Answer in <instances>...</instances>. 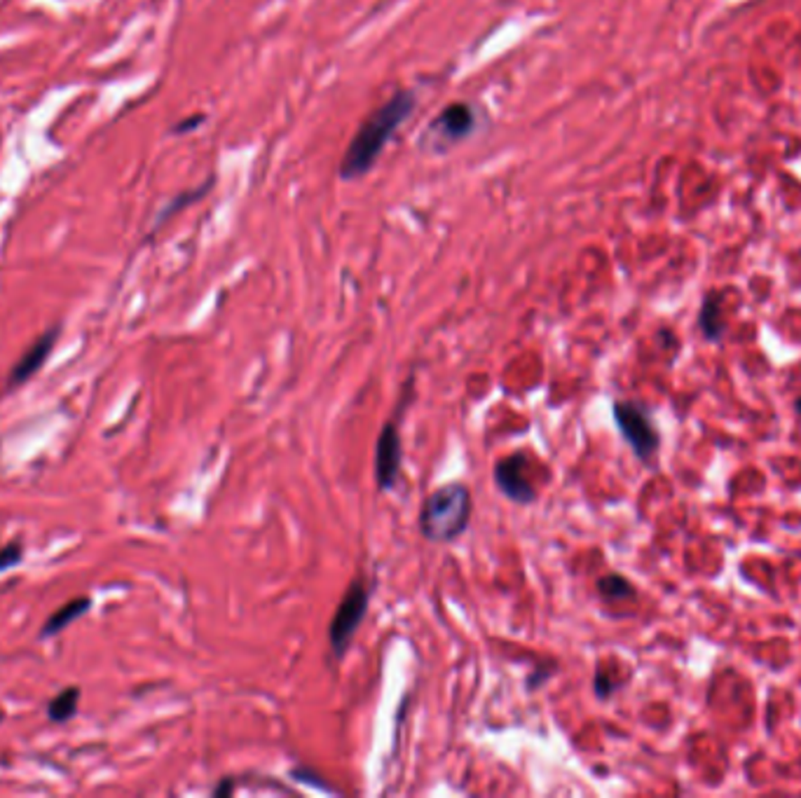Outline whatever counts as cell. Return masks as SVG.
<instances>
[{"instance_id": "cell-2", "label": "cell", "mask_w": 801, "mask_h": 798, "mask_svg": "<svg viewBox=\"0 0 801 798\" xmlns=\"http://www.w3.org/2000/svg\"><path fill=\"white\" fill-rule=\"evenodd\" d=\"M474 496L464 483H445L429 492L417 513L420 534L429 543H455L471 525Z\"/></svg>"}, {"instance_id": "cell-3", "label": "cell", "mask_w": 801, "mask_h": 798, "mask_svg": "<svg viewBox=\"0 0 801 798\" xmlns=\"http://www.w3.org/2000/svg\"><path fill=\"white\" fill-rule=\"evenodd\" d=\"M370 600H373V585L366 576H359L347 585L338 609H335L331 623H328V647L335 658H345L350 651L351 639L357 637L363 618L369 616Z\"/></svg>"}, {"instance_id": "cell-12", "label": "cell", "mask_w": 801, "mask_h": 798, "mask_svg": "<svg viewBox=\"0 0 801 798\" xmlns=\"http://www.w3.org/2000/svg\"><path fill=\"white\" fill-rule=\"evenodd\" d=\"M597 593L607 602H624L635 597L633 583L621 576V574H607V576L597 578Z\"/></svg>"}, {"instance_id": "cell-8", "label": "cell", "mask_w": 801, "mask_h": 798, "mask_svg": "<svg viewBox=\"0 0 801 798\" xmlns=\"http://www.w3.org/2000/svg\"><path fill=\"white\" fill-rule=\"evenodd\" d=\"M57 338H59V328H50V331L42 332L41 338L31 344L29 349L23 351L22 358L12 366L10 377H7V389H17V386H22L26 379L33 377V375L45 366V361L50 358V354H52Z\"/></svg>"}, {"instance_id": "cell-11", "label": "cell", "mask_w": 801, "mask_h": 798, "mask_svg": "<svg viewBox=\"0 0 801 798\" xmlns=\"http://www.w3.org/2000/svg\"><path fill=\"white\" fill-rule=\"evenodd\" d=\"M77 703H80V688L77 686L64 688V691L47 705V717L52 719L54 723L68 721V719L77 712Z\"/></svg>"}, {"instance_id": "cell-7", "label": "cell", "mask_w": 801, "mask_h": 798, "mask_svg": "<svg viewBox=\"0 0 801 798\" xmlns=\"http://www.w3.org/2000/svg\"><path fill=\"white\" fill-rule=\"evenodd\" d=\"M404 464V445L396 422H387L382 426L378 443H375V483L380 492H392L401 476Z\"/></svg>"}, {"instance_id": "cell-17", "label": "cell", "mask_w": 801, "mask_h": 798, "mask_svg": "<svg viewBox=\"0 0 801 798\" xmlns=\"http://www.w3.org/2000/svg\"><path fill=\"white\" fill-rule=\"evenodd\" d=\"M199 122H202V117H193V120H187V122L178 124V127H176V131H186V129H193V127H197Z\"/></svg>"}, {"instance_id": "cell-4", "label": "cell", "mask_w": 801, "mask_h": 798, "mask_svg": "<svg viewBox=\"0 0 801 798\" xmlns=\"http://www.w3.org/2000/svg\"><path fill=\"white\" fill-rule=\"evenodd\" d=\"M612 414H614L619 433L631 445L633 455L638 457L642 464H650L659 452V448H661V433L656 429L650 410L640 405V403L614 401Z\"/></svg>"}, {"instance_id": "cell-16", "label": "cell", "mask_w": 801, "mask_h": 798, "mask_svg": "<svg viewBox=\"0 0 801 798\" xmlns=\"http://www.w3.org/2000/svg\"><path fill=\"white\" fill-rule=\"evenodd\" d=\"M232 792H234V782L230 780V777H225V780H221V784L214 789V796H228V793Z\"/></svg>"}, {"instance_id": "cell-15", "label": "cell", "mask_w": 801, "mask_h": 798, "mask_svg": "<svg viewBox=\"0 0 801 798\" xmlns=\"http://www.w3.org/2000/svg\"><path fill=\"white\" fill-rule=\"evenodd\" d=\"M22 553H23V548L19 541L7 543V546L0 548V571L10 569V567H14L17 562H22Z\"/></svg>"}, {"instance_id": "cell-5", "label": "cell", "mask_w": 801, "mask_h": 798, "mask_svg": "<svg viewBox=\"0 0 801 798\" xmlns=\"http://www.w3.org/2000/svg\"><path fill=\"white\" fill-rule=\"evenodd\" d=\"M532 464H530V457L523 455V452H515V455H506L495 464V471H492V478L497 490L502 492L509 502L518 503V506H530V503L537 502V487L532 485Z\"/></svg>"}, {"instance_id": "cell-19", "label": "cell", "mask_w": 801, "mask_h": 798, "mask_svg": "<svg viewBox=\"0 0 801 798\" xmlns=\"http://www.w3.org/2000/svg\"><path fill=\"white\" fill-rule=\"evenodd\" d=\"M3 719H5V712L0 710V721H3Z\"/></svg>"}, {"instance_id": "cell-10", "label": "cell", "mask_w": 801, "mask_h": 798, "mask_svg": "<svg viewBox=\"0 0 801 798\" xmlns=\"http://www.w3.org/2000/svg\"><path fill=\"white\" fill-rule=\"evenodd\" d=\"M89 606H92V600H89V597H76V600L66 602L64 606H59L57 612L47 618L45 625H42V630H41L42 639H45V637L59 635V632L68 628L73 621H77L80 616H85V612H89Z\"/></svg>"}, {"instance_id": "cell-18", "label": "cell", "mask_w": 801, "mask_h": 798, "mask_svg": "<svg viewBox=\"0 0 801 798\" xmlns=\"http://www.w3.org/2000/svg\"><path fill=\"white\" fill-rule=\"evenodd\" d=\"M795 410H796V414H801V396L795 401Z\"/></svg>"}, {"instance_id": "cell-13", "label": "cell", "mask_w": 801, "mask_h": 798, "mask_svg": "<svg viewBox=\"0 0 801 798\" xmlns=\"http://www.w3.org/2000/svg\"><path fill=\"white\" fill-rule=\"evenodd\" d=\"M291 777L296 782H303V784H310V787L319 789V792H328V793H335V789L328 784V780L319 773H314L312 768H305V766H296L291 770Z\"/></svg>"}, {"instance_id": "cell-1", "label": "cell", "mask_w": 801, "mask_h": 798, "mask_svg": "<svg viewBox=\"0 0 801 798\" xmlns=\"http://www.w3.org/2000/svg\"><path fill=\"white\" fill-rule=\"evenodd\" d=\"M415 111V96L413 92H398L392 99L375 108L361 127L357 129L354 139L345 150V158L340 162V176L345 181H354L373 169V164L380 159L387 143L396 134V129L408 120Z\"/></svg>"}, {"instance_id": "cell-9", "label": "cell", "mask_w": 801, "mask_h": 798, "mask_svg": "<svg viewBox=\"0 0 801 798\" xmlns=\"http://www.w3.org/2000/svg\"><path fill=\"white\" fill-rule=\"evenodd\" d=\"M698 326L703 331V338L710 340V342H720L726 332V321L722 316V293L713 291L705 295L701 307V316H698Z\"/></svg>"}, {"instance_id": "cell-14", "label": "cell", "mask_w": 801, "mask_h": 798, "mask_svg": "<svg viewBox=\"0 0 801 798\" xmlns=\"http://www.w3.org/2000/svg\"><path fill=\"white\" fill-rule=\"evenodd\" d=\"M619 682H614V676L609 675V672H605L603 667H600V670H596V676H593V691H596V695L600 700H609L612 698V695L616 694V691H619Z\"/></svg>"}, {"instance_id": "cell-6", "label": "cell", "mask_w": 801, "mask_h": 798, "mask_svg": "<svg viewBox=\"0 0 801 798\" xmlns=\"http://www.w3.org/2000/svg\"><path fill=\"white\" fill-rule=\"evenodd\" d=\"M476 129V113L469 104L445 105L439 115L429 122L424 131V146L433 150H448L455 143L467 139Z\"/></svg>"}]
</instances>
